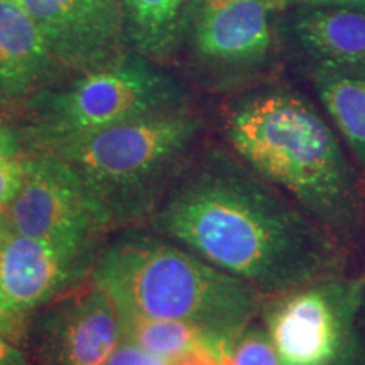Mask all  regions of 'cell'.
<instances>
[{"label": "cell", "instance_id": "14", "mask_svg": "<svg viewBox=\"0 0 365 365\" xmlns=\"http://www.w3.org/2000/svg\"><path fill=\"white\" fill-rule=\"evenodd\" d=\"M193 0H120L125 39L134 53L166 63L180 53Z\"/></svg>", "mask_w": 365, "mask_h": 365}, {"label": "cell", "instance_id": "10", "mask_svg": "<svg viewBox=\"0 0 365 365\" xmlns=\"http://www.w3.org/2000/svg\"><path fill=\"white\" fill-rule=\"evenodd\" d=\"M120 341L115 304L93 281L46 304L33 327L39 365H105Z\"/></svg>", "mask_w": 365, "mask_h": 365}, {"label": "cell", "instance_id": "13", "mask_svg": "<svg viewBox=\"0 0 365 365\" xmlns=\"http://www.w3.org/2000/svg\"><path fill=\"white\" fill-rule=\"evenodd\" d=\"M56 66L49 46L21 0H0V103L31 98Z\"/></svg>", "mask_w": 365, "mask_h": 365}, {"label": "cell", "instance_id": "12", "mask_svg": "<svg viewBox=\"0 0 365 365\" xmlns=\"http://www.w3.org/2000/svg\"><path fill=\"white\" fill-rule=\"evenodd\" d=\"M279 33L309 70L365 68V11L349 7H289Z\"/></svg>", "mask_w": 365, "mask_h": 365}, {"label": "cell", "instance_id": "17", "mask_svg": "<svg viewBox=\"0 0 365 365\" xmlns=\"http://www.w3.org/2000/svg\"><path fill=\"white\" fill-rule=\"evenodd\" d=\"M225 365H282L267 330L249 325L230 346Z\"/></svg>", "mask_w": 365, "mask_h": 365}, {"label": "cell", "instance_id": "23", "mask_svg": "<svg viewBox=\"0 0 365 365\" xmlns=\"http://www.w3.org/2000/svg\"><path fill=\"white\" fill-rule=\"evenodd\" d=\"M0 365H26L24 357L0 335Z\"/></svg>", "mask_w": 365, "mask_h": 365}, {"label": "cell", "instance_id": "20", "mask_svg": "<svg viewBox=\"0 0 365 365\" xmlns=\"http://www.w3.org/2000/svg\"><path fill=\"white\" fill-rule=\"evenodd\" d=\"M22 154V135L0 122V158L19 159Z\"/></svg>", "mask_w": 365, "mask_h": 365}, {"label": "cell", "instance_id": "26", "mask_svg": "<svg viewBox=\"0 0 365 365\" xmlns=\"http://www.w3.org/2000/svg\"><path fill=\"white\" fill-rule=\"evenodd\" d=\"M284 2H286V0H284Z\"/></svg>", "mask_w": 365, "mask_h": 365}, {"label": "cell", "instance_id": "18", "mask_svg": "<svg viewBox=\"0 0 365 365\" xmlns=\"http://www.w3.org/2000/svg\"><path fill=\"white\" fill-rule=\"evenodd\" d=\"M24 159L0 158V208L7 207L16 198L24 182Z\"/></svg>", "mask_w": 365, "mask_h": 365}, {"label": "cell", "instance_id": "4", "mask_svg": "<svg viewBox=\"0 0 365 365\" xmlns=\"http://www.w3.org/2000/svg\"><path fill=\"white\" fill-rule=\"evenodd\" d=\"M203 130L190 108L124 122L48 149L78 175L103 230L149 218Z\"/></svg>", "mask_w": 365, "mask_h": 365}, {"label": "cell", "instance_id": "5", "mask_svg": "<svg viewBox=\"0 0 365 365\" xmlns=\"http://www.w3.org/2000/svg\"><path fill=\"white\" fill-rule=\"evenodd\" d=\"M188 108V90L159 63L129 54L29 100L27 137L48 150L108 127Z\"/></svg>", "mask_w": 365, "mask_h": 365}, {"label": "cell", "instance_id": "9", "mask_svg": "<svg viewBox=\"0 0 365 365\" xmlns=\"http://www.w3.org/2000/svg\"><path fill=\"white\" fill-rule=\"evenodd\" d=\"M24 170L19 193L2 208L6 227L33 239L97 244L105 230L70 164L51 150H38L24 159Z\"/></svg>", "mask_w": 365, "mask_h": 365}, {"label": "cell", "instance_id": "19", "mask_svg": "<svg viewBox=\"0 0 365 365\" xmlns=\"http://www.w3.org/2000/svg\"><path fill=\"white\" fill-rule=\"evenodd\" d=\"M105 365H171V360L145 352L140 346L122 340Z\"/></svg>", "mask_w": 365, "mask_h": 365}, {"label": "cell", "instance_id": "7", "mask_svg": "<svg viewBox=\"0 0 365 365\" xmlns=\"http://www.w3.org/2000/svg\"><path fill=\"white\" fill-rule=\"evenodd\" d=\"M364 282L349 274L271 296L261 317L282 365H365Z\"/></svg>", "mask_w": 365, "mask_h": 365}, {"label": "cell", "instance_id": "22", "mask_svg": "<svg viewBox=\"0 0 365 365\" xmlns=\"http://www.w3.org/2000/svg\"><path fill=\"white\" fill-rule=\"evenodd\" d=\"M171 365H225L208 350H196L193 354L171 360Z\"/></svg>", "mask_w": 365, "mask_h": 365}, {"label": "cell", "instance_id": "11", "mask_svg": "<svg viewBox=\"0 0 365 365\" xmlns=\"http://www.w3.org/2000/svg\"><path fill=\"white\" fill-rule=\"evenodd\" d=\"M56 65L93 71L118 58L125 39L120 0H21Z\"/></svg>", "mask_w": 365, "mask_h": 365}, {"label": "cell", "instance_id": "3", "mask_svg": "<svg viewBox=\"0 0 365 365\" xmlns=\"http://www.w3.org/2000/svg\"><path fill=\"white\" fill-rule=\"evenodd\" d=\"M91 281L120 312L188 323L225 360L262 313L266 296L164 235L129 232L95 257Z\"/></svg>", "mask_w": 365, "mask_h": 365}, {"label": "cell", "instance_id": "15", "mask_svg": "<svg viewBox=\"0 0 365 365\" xmlns=\"http://www.w3.org/2000/svg\"><path fill=\"white\" fill-rule=\"evenodd\" d=\"M319 102L355 159L365 168V68L312 70Z\"/></svg>", "mask_w": 365, "mask_h": 365}, {"label": "cell", "instance_id": "24", "mask_svg": "<svg viewBox=\"0 0 365 365\" xmlns=\"http://www.w3.org/2000/svg\"><path fill=\"white\" fill-rule=\"evenodd\" d=\"M4 230V217H2V208H0V235H2Z\"/></svg>", "mask_w": 365, "mask_h": 365}, {"label": "cell", "instance_id": "1", "mask_svg": "<svg viewBox=\"0 0 365 365\" xmlns=\"http://www.w3.org/2000/svg\"><path fill=\"white\" fill-rule=\"evenodd\" d=\"M149 222L266 298L349 271L350 250L232 149L191 156Z\"/></svg>", "mask_w": 365, "mask_h": 365}, {"label": "cell", "instance_id": "21", "mask_svg": "<svg viewBox=\"0 0 365 365\" xmlns=\"http://www.w3.org/2000/svg\"><path fill=\"white\" fill-rule=\"evenodd\" d=\"M349 7L365 11V0H286V9L289 7Z\"/></svg>", "mask_w": 365, "mask_h": 365}, {"label": "cell", "instance_id": "6", "mask_svg": "<svg viewBox=\"0 0 365 365\" xmlns=\"http://www.w3.org/2000/svg\"><path fill=\"white\" fill-rule=\"evenodd\" d=\"M284 11V0H193L181 49L196 78L218 91H247L271 78Z\"/></svg>", "mask_w": 365, "mask_h": 365}, {"label": "cell", "instance_id": "8", "mask_svg": "<svg viewBox=\"0 0 365 365\" xmlns=\"http://www.w3.org/2000/svg\"><path fill=\"white\" fill-rule=\"evenodd\" d=\"M97 244H61L12 232L0 235V335L19 340L24 319L65 294L93 267Z\"/></svg>", "mask_w": 365, "mask_h": 365}, {"label": "cell", "instance_id": "25", "mask_svg": "<svg viewBox=\"0 0 365 365\" xmlns=\"http://www.w3.org/2000/svg\"><path fill=\"white\" fill-rule=\"evenodd\" d=\"M362 282H364V309H365V279Z\"/></svg>", "mask_w": 365, "mask_h": 365}, {"label": "cell", "instance_id": "16", "mask_svg": "<svg viewBox=\"0 0 365 365\" xmlns=\"http://www.w3.org/2000/svg\"><path fill=\"white\" fill-rule=\"evenodd\" d=\"M117 313L122 340L140 346L145 352L168 360H176L196 350H208L223 362L213 341L203 331L188 323L143 317V314L120 312V309H117Z\"/></svg>", "mask_w": 365, "mask_h": 365}, {"label": "cell", "instance_id": "2", "mask_svg": "<svg viewBox=\"0 0 365 365\" xmlns=\"http://www.w3.org/2000/svg\"><path fill=\"white\" fill-rule=\"evenodd\" d=\"M228 148L352 249L365 227V185L314 105L284 86L259 85L228 107Z\"/></svg>", "mask_w": 365, "mask_h": 365}]
</instances>
